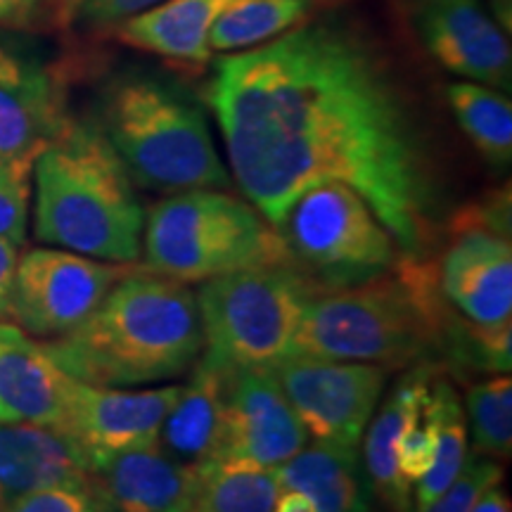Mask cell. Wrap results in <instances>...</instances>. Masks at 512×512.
Wrapping results in <instances>:
<instances>
[{
  "instance_id": "26",
  "label": "cell",
  "mask_w": 512,
  "mask_h": 512,
  "mask_svg": "<svg viewBox=\"0 0 512 512\" xmlns=\"http://www.w3.org/2000/svg\"><path fill=\"white\" fill-rule=\"evenodd\" d=\"M430 411L437 420V456L427 475L418 482L415 489V512L425 510L427 505L437 501L444 491L456 482L467 463V420L460 406V396L451 382H432Z\"/></svg>"
},
{
  "instance_id": "7",
  "label": "cell",
  "mask_w": 512,
  "mask_h": 512,
  "mask_svg": "<svg viewBox=\"0 0 512 512\" xmlns=\"http://www.w3.org/2000/svg\"><path fill=\"white\" fill-rule=\"evenodd\" d=\"M323 287L294 264L233 271L200 283L204 354L235 370L275 368L292 356L306 306Z\"/></svg>"
},
{
  "instance_id": "10",
  "label": "cell",
  "mask_w": 512,
  "mask_h": 512,
  "mask_svg": "<svg viewBox=\"0 0 512 512\" xmlns=\"http://www.w3.org/2000/svg\"><path fill=\"white\" fill-rule=\"evenodd\" d=\"M136 264H110L62 249H29L17 259L8 299L12 325L38 339L67 335L98 309Z\"/></svg>"
},
{
  "instance_id": "13",
  "label": "cell",
  "mask_w": 512,
  "mask_h": 512,
  "mask_svg": "<svg viewBox=\"0 0 512 512\" xmlns=\"http://www.w3.org/2000/svg\"><path fill=\"white\" fill-rule=\"evenodd\" d=\"M406 10L420 43L446 72L510 91L508 34L482 0H406Z\"/></svg>"
},
{
  "instance_id": "12",
  "label": "cell",
  "mask_w": 512,
  "mask_h": 512,
  "mask_svg": "<svg viewBox=\"0 0 512 512\" xmlns=\"http://www.w3.org/2000/svg\"><path fill=\"white\" fill-rule=\"evenodd\" d=\"M181 394L178 384L157 389L95 387L74 380L60 434L72 441L88 470L133 448L155 446Z\"/></svg>"
},
{
  "instance_id": "23",
  "label": "cell",
  "mask_w": 512,
  "mask_h": 512,
  "mask_svg": "<svg viewBox=\"0 0 512 512\" xmlns=\"http://www.w3.org/2000/svg\"><path fill=\"white\" fill-rule=\"evenodd\" d=\"M446 100L479 155L496 166H508L512 159V102L508 95L475 81H456L446 86Z\"/></svg>"
},
{
  "instance_id": "14",
  "label": "cell",
  "mask_w": 512,
  "mask_h": 512,
  "mask_svg": "<svg viewBox=\"0 0 512 512\" xmlns=\"http://www.w3.org/2000/svg\"><path fill=\"white\" fill-rule=\"evenodd\" d=\"M69 119L53 69L24 43L0 36V157L34 169Z\"/></svg>"
},
{
  "instance_id": "15",
  "label": "cell",
  "mask_w": 512,
  "mask_h": 512,
  "mask_svg": "<svg viewBox=\"0 0 512 512\" xmlns=\"http://www.w3.org/2000/svg\"><path fill=\"white\" fill-rule=\"evenodd\" d=\"M309 441L271 368L235 370L216 460H242L278 470ZM214 463V460H211Z\"/></svg>"
},
{
  "instance_id": "3",
  "label": "cell",
  "mask_w": 512,
  "mask_h": 512,
  "mask_svg": "<svg viewBox=\"0 0 512 512\" xmlns=\"http://www.w3.org/2000/svg\"><path fill=\"white\" fill-rule=\"evenodd\" d=\"M456 318L444 304L427 259L403 256L392 271L311 299L292 354L408 368L448 356Z\"/></svg>"
},
{
  "instance_id": "25",
  "label": "cell",
  "mask_w": 512,
  "mask_h": 512,
  "mask_svg": "<svg viewBox=\"0 0 512 512\" xmlns=\"http://www.w3.org/2000/svg\"><path fill=\"white\" fill-rule=\"evenodd\" d=\"M283 486L271 467L242 460H214L200 465L192 512H273Z\"/></svg>"
},
{
  "instance_id": "18",
  "label": "cell",
  "mask_w": 512,
  "mask_h": 512,
  "mask_svg": "<svg viewBox=\"0 0 512 512\" xmlns=\"http://www.w3.org/2000/svg\"><path fill=\"white\" fill-rule=\"evenodd\" d=\"M72 382L43 344L17 325L0 323V422H29L57 432Z\"/></svg>"
},
{
  "instance_id": "33",
  "label": "cell",
  "mask_w": 512,
  "mask_h": 512,
  "mask_svg": "<svg viewBox=\"0 0 512 512\" xmlns=\"http://www.w3.org/2000/svg\"><path fill=\"white\" fill-rule=\"evenodd\" d=\"M55 0H0V29H29L48 17Z\"/></svg>"
},
{
  "instance_id": "30",
  "label": "cell",
  "mask_w": 512,
  "mask_h": 512,
  "mask_svg": "<svg viewBox=\"0 0 512 512\" xmlns=\"http://www.w3.org/2000/svg\"><path fill=\"white\" fill-rule=\"evenodd\" d=\"M437 456V420L427 401L425 411L415 418L396 441V460H399L401 475L411 484H418L427 475Z\"/></svg>"
},
{
  "instance_id": "35",
  "label": "cell",
  "mask_w": 512,
  "mask_h": 512,
  "mask_svg": "<svg viewBox=\"0 0 512 512\" xmlns=\"http://www.w3.org/2000/svg\"><path fill=\"white\" fill-rule=\"evenodd\" d=\"M273 512H316V505L309 501V496H304L302 491L283 489L280 491L278 501H275Z\"/></svg>"
},
{
  "instance_id": "16",
  "label": "cell",
  "mask_w": 512,
  "mask_h": 512,
  "mask_svg": "<svg viewBox=\"0 0 512 512\" xmlns=\"http://www.w3.org/2000/svg\"><path fill=\"white\" fill-rule=\"evenodd\" d=\"M197 486L200 465L181 463L157 444L102 460L88 479L100 512H192Z\"/></svg>"
},
{
  "instance_id": "5",
  "label": "cell",
  "mask_w": 512,
  "mask_h": 512,
  "mask_svg": "<svg viewBox=\"0 0 512 512\" xmlns=\"http://www.w3.org/2000/svg\"><path fill=\"white\" fill-rule=\"evenodd\" d=\"M95 121L140 188L164 195L230 188L202 107L174 83L121 74L107 83Z\"/></svg>"
},
{
  "instance_id": "31",
  "label": "cell",
  "mask_w": 512,
  "mask_h": 512,
  "mask_svg": "<svg viewBox=\"0 0 512 512\" xmlns=\"http://www.w3.org/2000/svg\"><path fill=\"white\" fill-rule=\"evenodd\" d=\"M164 0H67L69 15L86 27H119Z\"/></svg>"
},
{
  "instance_id": "28",
  "label": "cell",
  "mask_w": 512,
  "mask_h": 512,
  "mask_svg": "<svg viewBox=\"0 0 512 512\" xmlns=\"http://www.w3.org/2000/svg\"><path fill=\"white\" fill-rule=\"evenodd\" d=\"M31 171L29 166L0 157V238L17 247L27 240Z\"/></svg>"
},
{
  "instance_id": "29",
  "label": "cell",
  "mask_w": 512,
  "mask_h": 512,
  "mask_svg": "<svg viewBox=\"0 0 512 512\" xmlns=\"http://www.w3.org/2000/svg\"><path fill=\"white\" fill-rule=\"evenodd\" d=\"M501 479L503 470L494 460L482 456V453L467 456V463L456 482L448 486L437 501L420 512H472L484 491L501 484Z\"/></svg>"
},
{
  "instance_id": "20",
  "label": "cell",
  "mask_w": 512,
  "mask_h": 512,
  "mask_svg": "<svg viewBox=\"0 0 512 512\" xmlns=\"http://www.w3.org/2000/svg\"><path fill=\"white\" fill-rule=\"evenodd\" d=\"M437 377V363H418L401 377L389 399L366 427V475L370 489L392 512H411L413 484L401 475L396 460V441L418 415L425 411Z\"/></svg>"
},
{
  "instance_id": "11",
  "label": "cell",
  "mask_w": 512,
  "mask_h": 512,
  "mask_svg": "<svg viewBox=\"0 0 512 512\" xmlns=\"http://www.w3.org/2000/svg\"><path fill=\"white\" fill-rule=\"evenodd\" d=\"M271 370L316 444L358 448L387 384V368L292 354Z\"/></svg>"
},
{
  "instance_id": "1",
  "label": "cell",
  "mask_w": 512,
  "mask_h": 512,
  "mask_svg": "<svg viewBox=\"0 0 512 512\" xmlns=\"http://www.w3.org/2000/svg\"><path fill=\"white\" fill-rule=\"evenodd\" d=\"M207 102L233 181L278 228L306 190L342 183L370 204L403 256L427 259L437 178L399 83L368 38L335 19L216 64Z\"/></svg>"
},
{
  "instance_id": "21",
  "label": "cell",
  "mask_w": 512,
  "mask_h": 512,
  "mask_svg": "<svg viewBox=\"0 0 512 512\" xmlns=\"http://www.w3.org/2000/svg\"><path fill=\"white\" fill-rule=\"evenodd\" d=\"M235 0H164L119 24L126 46L202 67L211 60L209 34Z\"/></svg>"
},
{
  "instance_id": "19",
  "label": "cell",
  "mask_w": 512,
  "mask_h": 512,
  "mask_svg": "<svg viewBox=\"0 0 512 512\" xmlns=\"http://www.w3.org/2000/svg\"><path fill=\"white\" fill-rule=\"evenodd\" d=\"M233 375L235 368L223 366L202 351L192 366L190 380L181 384V394L166 415L157 446L188 465H207L216 460Z\"/></svg>"
},
{
  "instance_id": "17",
  "label": "cell",
  "mask_w": 512,
  "mask_h": 512,
  "mask_svg": "<svg viewBox=\"0 0 512 512\" xmlns=\"http://www.w3.org/2000/svg\"><path fill=\"white\" fill-rule=\"evenodd\" d=\"M88 479L86 460L64 434L29 422H0V512L38 491H88Z\"/></svg>"
},
{
  "instance_id": "24",
  "label": "cell",
  "mask_w": 512,
  "mask_h": 512,
  "mask_svg": "<svg viewBox=\"0 0 512 512\" xmlns=\"http://www.w3.org/2000/svg\"><path fill=\"white\" fill-rule=\"evenodd\" d=\"M318 0H235L209 34L211 53H242L264 46L306 22Z\"/></svg>"
},
{
  "instance_id": "8",
  "label": "cell",
  "mask_w": 512,
  "mask_h": 512,
  "mask_svg": "<svg viewBox=\"0 0 512 512\" xmlns=\"http://www.w3.org/2000/svg\"><path fill=\"white\" fill-rule=\"evenodd\" d=\"M294 266L323 290L354 287L399 264L401 249L370 204L342 183L306 190L278 226Z\"/></svg>"
},
{
  "instance_id": "34",
  "label": "cell",
  "mask_w": 512,
  "mask_h": 512,
  "mask_svg": "<svg viewBox=\"0 0 512 512\" xmlns=\"http://www.w3.org/2000/svg\"><path fill=\"white\" fill-rule=\"evenodd\" d=\"M17 268V245L10 240L0 238V323L8 313V299L12 290V278Z\"/></svg>"
},
{
  "instance_id": "36",
  "label": "cell",
  "mask_w": 512,
  "mask_h": 512,
  "mask_svg": "<svg viewBox=\"0 0 512 512\" xmlns=\"http://www.w3.org/2000/svg\"><path fill=\"white\" fill-rule=\"evenodd\" d=\"M472 512H510V498L505 496L501 484H496L489 491H484Z\"/></svg>"
},
{
  "instance_id": "22",
  "label": "cell",
  "mask_w": 512,
  "mask_h": 512,
  "mask_svg": "<svg viewBox=\"0 0 512 512\" xmlns=\"http://www.w3.org/2000/svg\"><path fill=\"white\" fill-rule=\"evenodd\" d=\"M283 489L302 491L316 512H370V482L358 448L304 446L275 470Z\"/></svg>"
},
{
  "instance_id": "6",
  "label": "cell",
  "mask_w": 512,
  "mask_h": 512,
  "mask_svg": "<svg viewBox=\"0 0 512 512\" xmlns=\"http://www.w3.org/2000/svg\"><path fill=\"white\" fill-rule=\"evenodd\" d=\"M147 271L200 285L242 268L294 264L278 228L226 190L174 192L145 216Z\"/></svg>"
},
{
  "instance_id": "4",
  "label": "cell",
  "mask_w": 512,
  "mask_h": 512,
  "mask_svg": "<svg viewBox=\"0 0 512 512\" xmlns=\"http://www.w3.org/2000/svg\"><path fill=\"white\" fill-rule=\"evenodd\" d=\"M31 174L38 240L110 264H136L147 211L98 121L69 119Z\"/></svg>"
},
{
  "instance_id": "9",
  "label": "cell",
  "mask_w": 512,
  "mask_h": 512,
  "mask_svg": "<svg viewBox=\"0 0 512 512\" xmlns=\"http://www.w3.org/2000/svg\"><path fill=\"white\" fill-rule=\"evenodd\" d=\"M441 297L477 325L512 323L510 192H496L453 216L437 271Z\"/></svg>"
},
{
  "instance_id": "32",
  "label": "cell",
  "mask_w": 512,
  "mask_h": 512,
  "mask_svg": "<svg viewBox=\"0 0 512 512\" xmlns=\"http://www.w3.org/2000/svg\"><path fill=\"white\" fill-rule=\"evenodd\" d=\"M8 512H100L91 491L48 489L17 501Z\"/></svg>"
},
{
  "instance_id": "2",
  "label": "cell",
  "mask_w": 512,
  "mask_h": 512,
  "mask_svg": "<svg viewBox=\"0 0 512 512\" xmlns=\"http://www.w3.org/2000/svg\"><path fill=\"white\" fill-rule=\"evenodd\" d=\"M43 349L69 377L95 387L176 380L204 351L197 297L185 283L133 268L79 328Z\"/></svg>"
},
{
  "instance_id": "27",
  "label": "cell",
  "mask_w": 512,
  "mask_h": 512,
  "mask_svg": "<svg viewBox=\"0 0 512 512\" xmlns=\"http://www.w3.org/2000/svg\"><path fill=\"white\" fill-rule=\"evenodd\" d=\"M467 418L479 453L508 460L512 453V382L494 375L467 389Z\"/></svg>"
}]
</instances>
